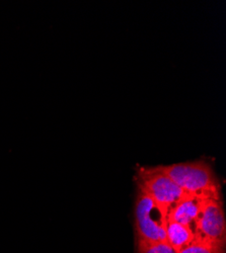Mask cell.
<instances>
[{
  "mask_svg": "<svg viewBox=\"0 0 226 253\" xmlns=\"http://www.w3.org/2000/svg\"><path fill=\"white\" fill-rule=\"evenodd\" d=\"M155 167L190 195L221 199V186L211 166L203 160Z\"/></svg>",
  "mask_w": 226,
  "mask_h": 253,
  "instance_id": "obj_1",
  "label": "cell"
},
{
  "mask_svg": "<svg viewBox=\"0 0 226 253\" xmlns=\"http://www.w3.org/2000/svg\"><path fill=\"white\" fill-rule=\"evenodd\" d=\"M168 213L145 192L138 188L134 209L136 239L146 241L167 240Z\"/></svg>",
  "mask_w": 226,
  "mask_h": 253,
  "instance_id": "obj_2",
  "label": "cell"
},
{
  "mask_svg": "<svg viewBox=\"0 0 226 253\" xmlns=\"http://www.w3.org/2000/svg\"><path fill=\"white\" fill-rule=\"evenodd\" d=\"M138 188L145 192L162 210L170 209L190 196L156 167H140L137 172Z\"/></svg>",
  "mask_w": 226,
  "mask_h": 253,
  "instance_id": "obj_3",
  "label": "cell"
},
{
  "mask_svg": "<svg viewBox=\"0 0 226 253\" xmlns=\"http://www.w3.org/2000/svg\"><path fill=\"white\" fill-rule=\"evenodd\" d=\"M194 231L211 239L225 240L226 221L221 199L207 198L203 201Z\"/></svg>",
  "mask_w": 226,
  "mask_h": 253,
  "instance_id": "obj_4",
  "label": "cell"
},
{
  "mask_svg": "<svg viewBox=\"0 0 226 253\" xmlns=\"http://www.w3.org/2000/svg\"><path fill=\"white\" fill-rule=\"evenodd\" d=\"M207 198L190 196L173 206L168 214V220L189 226L194 229L195 221L199 215L203 201Z\"/></svg>",
  "mask_w": 226,
  "mask_h": 253,
  "instance_id": "obj_5",
  "label": "cell"
},
{
  "mask_svg": "<svg viewBox=\"0 0 226 253\" xmlns=\"http://www.w3.org/2000/svg\"><path fill=\"white\" fill-rule=\"evenodd\" d=\"M195 238V231L189 226L168 220L167 241L178 253L181 248L190 244Z\"/></svg>",
  "mask_w": 226,
  "mask_h": 253,
  "instance_id": "obj_6",
  "label": "cell"
},
{
  "mask_svg": "<svg viewBox=\"0 0 226 253\" xmlns=\"http://www.w3.org/2000/svg\"><path fill=\"white\" fill-rule=\"evenodd\" d=\"M178 253H225V240L211 239L195 232L193 241Z\"/></svg>",
  "mask_w": 226,
  "mask_h": 253,
  "instance_id": "obj_7",
  "label": "cell"
},
{
  "mask_svg": "<svg viewBox=\"0 0 226 253\" xmlns=\"http://www.w3.org/2000/svg\"><path fill=\"white\" fill-rule=\"evenodd\" d=\"M137 253H177L166 241H146L136 239Z\"/></svg>",
  "mask_w": 226,
  "mask_h": 253,
  "instance_id": "obj_8",
  "label": "cell"
}]
</instances>
